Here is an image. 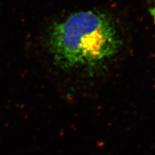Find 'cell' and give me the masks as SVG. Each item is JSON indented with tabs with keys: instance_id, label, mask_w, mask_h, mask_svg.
<instances>
[{
	"instance_id": "1",
	"label": "cell",
	"mask_w": 155,
	"mask_h": 155,
	"mask_svg": "<svg viewBox=\"0 0 155 155\" xmlns=\"http://www.w3.org/2000/svg\"><path fill=\"white\" fill-rule=\"evenodd\" d=\"M48 43L56 63L64 68H73L106 61L117 53L120 40L106 15L82 11L54 25Z\"/></svg>"
},
{
	"instance_id": "2",
	"label": "cell",
	"mask_w": 155,
	"mask_h": 155,
	"mask_svg": "<svg viewBox=\"0 0 155 155\" xmlns=\"http://www.w3.org/2000/svg\"><path fill=\"white\" fill-rule=\"evenodd\" d=\"M152 12V15L153 16V18H154V23H155V7L152 9V12Z\"/></svg>"
}]
</instances>
